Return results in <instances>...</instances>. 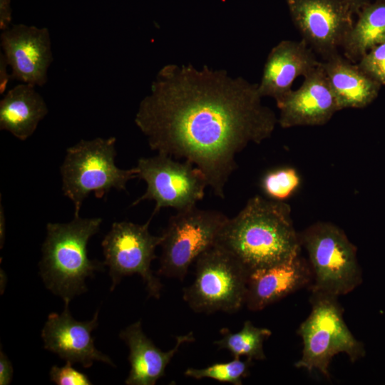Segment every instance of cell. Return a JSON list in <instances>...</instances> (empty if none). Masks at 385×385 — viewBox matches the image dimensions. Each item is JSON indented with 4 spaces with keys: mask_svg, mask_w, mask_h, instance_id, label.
<instances>
[{
    "mask_svg": "<svg viewBox=\"0 0 385 385\" xmlns=\"http://www.w3.org/2000/svg\"><path fill=\"white\" fill-rule=\"evenodd\" d=\"M35 87L21 83L9 89L0 101V129L22 141L33 135L48 113L43 98Z\"/></svg>",
    "mask_w": 385,
    "mask_h": 385,
    "instance_id": "d6986e66",
    "label": "cell"
},
{
    "mask_svg": "<svg viewBox=\"0 0 385 385\" xmlns=\"http://www.w3.org/2000/svg\"><path fill=\"white\" fill-rule=\"evenodd\" d=\"M302 39L325 60L339 53L356 13L342 0H285Z\"/></svg>",
    "mask_w": 385,
    "mask_h": 385,
    "instance_id": "8fae6325",
    "label": "cell"
},
{
    "mask_svg": "<svg viewBox=\"0 0 385 385\" xmlns=\"http://www.w3.org/2000/svg\"><path fill=\"white\" fill-rule=\"evenodd\" d=\"M357 65L373 80L385 86V42L366 52L358 61Z\"/></svg>",
    "mask_w": 385,
    "mask_h": 385,
    "instance_id": "cb8c5ba5",
    "label": "cell"
},
{
    "mask_svg": "<svg viewBox=\"0 0 385 385\" xmlns=\"http://www.w3.org/2000/svg\"><path fill=\"white\" fill-rule=\"evenodd\" d=\"M101 223V217L78 215L66 223L46 225L39 273L46 287L65 303L86 292V279L104 269V262L90 260L87 252L88 242L98 233Z\"/></svg>",
    "mask_w": 385,
    "mask_h": 385,
    "instance_id": "3957f363",
    "label": "cell"
},
{
    "mask_svg": "<svg viewBox=\"0 0 385 385\" xmlns=\"http://www.w3.org/2000/svg\"><path fill=\"white\" fill-rule=\"evenodd\" d=\"M376 1H385V0H376Z\"/></svg>",
    "mask_w": 385,
    "mask_h": 385,
    "instance_id": "4dcf8cb0",
    "label": "cell"
},
{
    "mask_svg": "<svg viewBox=\"0 0 385 385\" xmlns=\"http://www.w3.org/2000/svg\"><path fill=\"white\" fill-rule=\"evenodd\" d=\"M65 303L61 314L52 312L48 316L41 337L44 349L56 354L71 364L80 363L84 368L91 367L96 361L115 366L111 359L98 350L91 332L98 325L97 309L90 321L76 320Z\"/></svg>",
    "mask_w": 385,
    "mask_h": 385,
    "instance_id": "5bb4252c",
    "label": "cell"
},
{
    "mask_svg": "<svg viewBox=\"0 0 385 385\" xmlns=\"http://www.w3.org/2000/svg\"><path fill=\"white\" fill-rule=\"evenodd\" d=\"M5 239V216H4V207H2V205H0V244H1V248H2V246L4 245Z\"/></svg>",
    "mask_w": 385,
    "mask_h": 385,
    "instance_id": "f546056e",
    "label": "cell"
},
{
    "mask_svg": "<svg viewBox=\"0 0 385 385\" xmlns=\"http://www.w3.org/2000/svg\"><path fill=\"white\" fill-rule=\"evenodd\" d=\"M150 218L143 225L128 221L115 222L105 235L101 245L104 264L109 268L111 290L123 277L137 274L141 277L150 297L159 299L163 284L150 268L157 257L155 250L160 245L161 235L150 233Z\"/></svg>",
    "mask_w": 385,
    "mask_h": 385,
    "instance_id": "30bf717a",
    "label": "cell"
},
{
    "mask_svg": "<svg viewBox=\"0 0 385 385\" xmlns=\"http://www.w3.org/2000/svg\"><path fill=\"white\" fill-rule=\"evenodd\" d=\"M338 297L312 292V309L308 317L300 324L297 334L303 342L301 359L295 367L309 372L318 370L327 379L330 378L329 366L332 358L346 354L353 363L364 357L366 351L362 342L358 341L346 326L344 310Z\"/></svg>",
    "mask_w": 385,
    "mask_h": 385,
    "instance_id": "5b68a950",
    "label": "cell"
},
{
    "mask_svg": "<svg viewBox=\"0 0 385 385\" xmlns=\"http://www.w3.org/2000/svg\"><path fill=\"white\" fill-rule=\"evenodd\" d=\"M193 282L183 289L191 309L210 314L237 312L245 304L249 271L229 251L215 245L195 260Z\"/></svg>",
    "mask_w": 385,
    "mask_h": 385,
    "instance_id": "52a82bcc",
    "label": "cell"
},
{
    "mask_svg": "<svg viewBox=\"0 0 385 385\" xmlns=\"http://www.w3.org/2000/svg\"><path fill=\"white\" fill-rule=\"evenodd\" d=\"M349 4L357 15L359 12L369 3V0H342Z\"/></svg>",
    "mask_w": 385,
    "mask_h": 385,
    "instance_id": "f1b7e54d",
    "label": "cell"
},
{
    "mask_svg": "<svg viewBox=\"0 0 385 385\" xmlns=\"http://www.w3.org/2000/svg\"><path fill=\"white\" fill-rule=\"evenodd\" d=\"M9 65L2 52L0 53V94H4L11 75L8 72Z\"/></svg>",
    "mask_w": 385,
    "mask_h": 385,
    "instance_id": "83f0119b",
    "label": "cell"
},
{
    "mask_svg": "<svg viewBox=\"0 0 385 385\" xmlns=\"http://www.w3.org/2000/svg\"><path fill=\"white\" fill-rule=\"evenodd\" d=\"M0 39L3 54L11 70V79L34 86H44L53 60L48 29L14 24L1 31Z\"/></svg>",
    "mask_w": 385,
    "mask_h": 385,
    "instance_id": "7c38bea8",
    "label": "cell"
},
{
    "mask_svg": "<svg viewBox=\"0 0 385 385\" xmlns=\"http://www.w3.org/2000/svg\"><path fill=\"white\" fill-rule=\"evenodd\" d=\"M115 137L81 140L66 150L60 167L62 191L74 205V216L84 200L93 193L103 198L112 189L125 190L127 183L138 178L136 168L120 169L115 163Z\"/></svg>",
    "mask_w": 385,
    "mask_h": 385,
    "instance_id": "277c9868",
    "label": "cell"
},
{
    "mask_svg": "<svg viewBox=\"0 0 385 385\" xmlns=\"http://www.w3.org/2000/svg\"><path fill=\"white\" fill-rule=\"evenodd\" d=\"M129 349L128 385H154L165 375V368L185 343L195 341L193 332L178 336L175 346L163 351L143 333L141 320L128 326L119 334Z\"/></svg>",
    "mask_w": 385,
    "mask_h": 385,
    "instance_id": "e0dca14e",
    "label": "cell"
},
{
    "mask_svg": "<svg viewBox=\"0 0 385 385\" xmlns=\"http://www.w3.org/2000/svg\"><path fill=\"white\" fill-rule=\"evenodd\" d=\"M276 104L279 111L277 123L282 128L323 125L339 111L321 62L304 76L299 88L292 89Z\"/></svg>",
    "mask_w": 385,
    "mask_h": 385,
    "instance_id": "4fadbf2b",
    "label": "cell"
},
{
    "mask_svg": "<svg viewBox=\"0 0 385 385\" xmlns=\"http://www.w3.org/2000/svg\"><path fill=\"white\" fill-rule=\"evenodd\" d=\"M14 369L7 356L0 351V384L9 385L13 378Z\"/></svg>",
    "mask_w": 385,
    "mask_h": 385,
    "instance_id": "484cf974",
    "label": "cell"
},
{
    "mask_svg": "<svg viewBox=\"0 0 385 385\" xmlns=\"http://www.w3.org/2000/svg\"><path fill=\"white\" fill-rule=\"evenodd\" d=\"M228 217L196 206L171 216L161 233L158 274L183 281L192 262L216 245Z\"/></svg>",
    "mask_w": 385,
    "mask_h": 385,
    "instance_id": "ba28073f",
    "label": "cell"
},
{
    "mask_svg": "<svg viewBox=\"0 0 385 385\" xmlns=\"http://www.w3.org/2000/svg\"><path fill=\"white\" fill-rule=\"evenodd\" d=\"M252 361L234 358L227 362L215 363L202 369L188 368L185 375L195 379H212L220 382L242 385V379L249 374Z\"/></svg>",
    "mask_w": 385,
    "mask_h": 385,
    "instance_id": "7402d4cb",
    "label": "cell"
},
{
    "mask_svg": "<svg viewBox=\"0 0 385 385\" xmlns=\"http://www.w3.org/2000/svg\"><path fill=\"white\" fill-rule=\"evenodd\" d=\"M342 47L344 56L358 61L374 46L385 42V1L369 3L356 15Z\"/></svg>",
    "mask_w": 385,
    "mask_h": 385,
    "instance_id": "ffe728a7",
    "label": "cell"
},
{
    "mask_svg": "<svg viewBox=\"0 0 385 385\" xmlns=\"http://www.w3.org/2000/svg\"><path fill=\"white\" fill-rule=\"evenodd\" d=\"M312 272V292L336 297L352 292L362 282L356 247L345 232L330 222H317L299 232Z\"/></svg>",
    "mask_w": 385,
    "mask_h": 385,
    "instance_id": "8992f818",
    "label": "cell"
},
{
    "mask_svg": "<svg viewBox=\"0 0 385 385\" xmlns=\"http://www.w3.org/2000/svg\"><path fill=\"white\" fill-rule=\"evenodd\" d=\"M353 63L339 53L321 61L339 111L366 107L376 98L381 87Z\"/></svg>",
    "mask_w": 385,
    "mask_h": 385,
    "instance_id": "ac0fdd59",
    "label": "cell"
},
{
    "mask_svg": "<svg viewBox=\"0 0 385 385\" xmlns=\"http://www.w3.org/2000/svg\"><path fill=\"white\" fill-rule=\"evenodd\" d=\"M262 98L258 83L225 70L168 64L140 101L135 123L151 150L190 161L224 198L237 154L270 138L277 123Z\"/></svg>",
    "mask_w": 385,
    "mask_h": 385,
    "instance_id": "6da1fadb",
    "label": "cell"
},
{
    "mask_svg": "<svg viewBox=\"0 0 385 385\" xmlns=\"http://www.w3.org/2000/svg\"><path fill=\"white\" fill-rule=\"evenodd\" d=\"M73 364L66 361L61 367L54 365L49 371L50 379L58 385H91L88 376L73 367Z\"/></svg>",
    "mask_w": 385,
    "mask_h": 385,
    "instance_id": "d4e9b609",
    "label": "cell"
},
{
    "mask_svg": "<svg viewBox=\"0 0 385 385\" xmlns=\"http://www.w3.org/2000/svg\"><path fill=\"white\" fill-rule=\"evenodd\" d=\"M320 62L303 39L280 41L271 49L267 58L258 83L260 96L272 97L275 101L280 99L292 89L296 78L304 77Z\"/></svg>",
    "mask_w": 385,
    "mask_h": 385,
    "instance_id": "2e32d148",
    "label": "cell"
},
{
    "mask_svg": "<svg viewBox=\"0 0 385 385\" xmlns=\"http://www.w3.org/2000/svg\"><path fill=\"white\" fill-rule=\"evenodd\" d=\"M135 168L138 178L145 181L147 188L132 206L154 200L151 217L164 207L182 211L195 207L203 199L208 185L204 173L192 163L179 162L163 153L139 158Z\"/></svg>",
    "mask_w": 385,
    "mask_h": 385,
    "instance_id": "9c48e42d",
    "label": "cell"
},
{
    "mask_svg": "<svg viewBox=\"0 0 385 385\" xmlns=\"http://www.w3.org/2000/svg\"><path fill=\"white\" fill-rule=\"evenodd\" d=\"M220 332L222 337L214 344L218 348L228 351L233 358L245 356L251 361L266 359L263 344L271 336L270 329L255 327L252 322L247 320L237 332H232L226 327L220 329Z\"/></svg>",
    "mask_w": 385,
    "mask_h": 385,
    "instance_id": "44dd1931",
    "label": "cell"
},
{
    "mask_svg": "<svg viewBox=\"0 0 385 385\" xmlns=\"http://www.w3.org/2000/svg\"><path fill=\"white\" fill-rule=\"evenodd\" d=\"M300 183L296 169L283 167L267 172L261 179L260 186L267 198L284 201L297 190Z\"/></svg>",
    "mask_w": 385,
    "mask_h": 385,
    "instance_id": "603a6c76",
    "label": "cell"
},
{
    "mask_svg": "<svg viewBox=\"0 0 385 385\" xmlns=\"http://www.w3.org/2000/svg\"><path fill=\"white\" fill-rule=\"evenodd\" d=\"M216 245L231 252L249 271L289 260L301 254L299 234L284 201L255 195L222 227Z\"/></svg>",
    "mask_w": 385,
    "mask_h": 385,
    "instance_id": "7a4b0ae2",
    "label": "cell"
},
{
    "mask_svg": "<svg viewBox=\"0 0 385 385\" xmlns=\"http://www.w3.org/2000/svg\"><path fill=\"white\" fill-rule=\"evenodd\" d=\"M312 282V272L301 254L275 265L250 271L247 283L245 305L260 311Z\"/></svg>",
    "mask_w": 385,
    "mask_h": 385,
    "instance_id": "9a60e30c",
    "label": "cell"
},
{
    "mask_svg": "<svg viewBox=\"0 0 385 385\" xmlns=\"http://www.w3.org/2000/svg\"><path fill=\"white\" fill-rule=\"evenodd\" d=\"M11 9L10 0H0V29L4 31L10 26Z\"/></svg>",
    "mask_w": 385,
    "mask_h": 385,
    "instance_id": "4316f807",
    "label": "cell"
}]
</instances>
